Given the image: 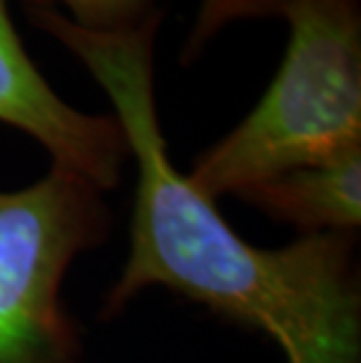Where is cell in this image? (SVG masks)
<instances>
[{"mask_svg": "<svg viewBox=\"0 0 361 363\" xmlns=\"http://www.w3.org/2000/svg\"><path fill=\"white\" fill-rule=\"evenodd\" d=\"M0 122L35 138L52 164L84 176L99 190L109 192L122 181L129 152L118 120L84 113L52 89L14 28L10 0H0Z\"/></svg>", "mask_w": 361, "mask_h": 363, "instance_id": "4", "label": "cell"}, {"mask_svg": "<svg viewBox=\"0 0 361 363\" xmlns=\"http://www.w3.org/2000/svg\"><path fill=\"white\" fill-rule=\"evenodd\" d=\"M162 0H24L26 7H52L73 24L94 30L132 28L165 14Z\"/></svg>", "mask_w": 361, "mask_h": 363, "instance_id": "6", "label": "cell"}, {"mask_svg": "<svg viewBox=\"0 0 361 363\" xmlns=\"http://www.w3.org/2000/svg\"><path fill=\"white\" fill-rule=\"evenodd\" d=\"M237 197L303 235H357L361 225V143L317 164L260 181Z\"/></svg>", "mask_w": 361, "mask_h": 363, "instance_id": "5", "label": "cell"}, {"mask_svg": "<svg viewBox=\"0 0 361 363\" xmlns=\"http://www.w3.org/2000/svg\"><path fill=\"white\" fill-rule=\"evenodd\" d=\"M282 17L289 45L270 87L188 174L211 202L361 143L359 0H291Z\"/></svg>", "mask_w": 361, "mask_h": 363, "instance_id": "2", "label": "cell"}, {"mask_svg": "<svg viewBox=\"0 0 361 363\" xmlns=\"http://www.w3.org/2000/svg\"><path fill=\"white\" fill-rule=\"evenodd\" d=\"M291 0H199L181 61L190 64L226 26L253 17H282Z\"/></svg>", "mask_w": 361, "mask_h": 363, "instance_id": "7", "label": "cell"}, {"mask_svg": "<svg viewBox=\"0 0 361 363\" xmlns=\"http://www.w3.org/2000/svg\"><path fill=\"white\" fill-rule=\"evenodd\" d=\"M104 195L61 164L21 190H0V363H87L61 284L111 237Z\"/></svg>", "mask_w": 361, "mask_h": 363, "instance_id": "3", "label": "cell"}, {"mask_svg": "<svg viewBox=\"0 0 361 363\" xmlns=\"http://www.w3.org/2000/svg\"><path fill=\"white\" fill-rule=\"evenodd\" d=\"M26 14L94 75L136 167L129 253L104 298V319L162 286L265 333L287 363H361L355 235H301L282 249H260L174 167L155 101L162 14L118 30L78 26L52 7Z\"/></svg>", "mask_w": 361, "mask_h": 363, "instance_id": "1", "label": "cell"}]
</instances>
